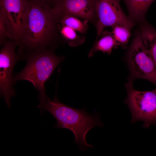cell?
<instances>
[{
    "label": "cell",
    "instance_id": "1",
    "mask_svg": "<svg viewBox=\"0 0 156 156\" xmlns=\"http://www.w3.org/2000/svg\"><path fill=\"white\" fill-rule=\"evenodd\" d=\"M27 25L19 43L18 54L22 59L34 52L49 49L53 39L57 19L53 8L41 0H31Z\"/></svg>",
    "mask_w": 156,
    "mask_h": 156
},
{
    "label": "cell",
    "instance_id": "4",
    "mask_svg": "<svg viewBox=\"0 0 156 156\" xmlns=\"http://www.w3.org/2000/svg\"><path fill=\"white\" fill-rule=\"evenodd\" d=\"M125 87L127 96L124 103L131 112V123L142 121L144 128L151 125H156V89L147 91L135 90L133 86L132 79L126 84Z\"/></svg>",
    "mask_w": 156,
    "mask_h": 156
},
{
    "label": "cell",
    "instance_id": "12",
    "mask_svg": "<svg viewBox=\"0 0 156 156\" xmlns=\"http://www.w3.org/2000/svg\"><path fill=\"white\" fill-rule=\"evenodd\" d=\"M99 37H100L99 39L95 40L89 52L88 55L89 57L92 56L97 51H101L103 53L110 54L113 49L119 46L112 32L103 30Z\"/></svg>",
    "mask_w": 156,
    "mask_h": 156
},
{
    "label": "cell",
    "instance_id": "2",
    "mask_svg": "<svg viewBox=\"0 0 156 156\" xmlns=\"http://www.w3.org/2000/svg\"><path fill=\"white\" fill-rule=\"evenodd\" d=\"M40 109L41 114L47 111L57 120L55 127L66 128L73 132L75 137L73 142L79 146L81 151L93 147L86 140V135L89 131L95 127L104 126L98 112L91 114H88L85 109H78L66 105L58 100L56 92L53 100L48 97L47 98Z\"/></svg>",
    "mask_w": 156,
    "mask_h": 156
},
{
    "label": "cell",
    "instance_id": "5",
    "mask_svg": "<svg viewBox=\"0 0 156 156\" xmlns=\"http://www.w3.org/2000/svg\"><path fill=\"white\" fill-rule=\"evenodd\" d=\"M126 58L133 78L146 79L156 86V66L144 46L139 29L135 32Z\"/></svg>",
    "mask_w": 156,
    "mask_h": 156
},
{
    "label": "cell",
    "instance_id": "9",
    "mask_svg": "<svg viewBox=\"0 0 156 156\" xmlns=\"http://www.w3.org/2000/svg\"><path fill=\"white\" fill-rule=\"evenodd\" d=\"M53 9L57 19L66 14L88 21L95 16L94 0H57Z\"/></svg>",
    "mask_w": 156,
    "mask_h": 156
},
{
    "label": "cell",
    "instance_id": "10",
    "mask_svg": "<svg viewBox=\"0 0 156 156\" xmlns=\"http://www.w3.org/2000/svg\"><path fill=\"white\" fill-rule=\"evenodd\" d=\"M128 12V18L133 26L146 20V14L155 0H123Z\"/></svg>",
    "mask_w": 156,
    "mask_h": 156
},
{
    "label": "cell",
    "instance_id": "6",
    "mask_svg": "<svg viewBox=\"0 0 156 156\" xmlns=\"http://www.w3.org/2000/svg\"><path fill=\"white\" fill-rule=\"evenodd\" d=\"M30 4L29 0H0V10L5 16L9 39L18 44L25 32Z\"/></svg>",
    "mask_w": 156,
    "mask_h": 156
},
{
    "label": "cell",
    "instance_id": "16",
    "mask_svg": "<svg viewBox=\"0 0 156 156\" xmlns=\"http://www.w3.org/2000/svg\"><path fill=\"white\" fill-rule=\"evenodd\" d=\"M9 39L8 33L5 21V16L3 12L0 10V44L2 45L7 40Z\"/></svg>",
    "mask_w": 156,
    "mask_h": 156
},
{
    "label": "cell",
    "instance_id": "7",
    "mask_svg": "<svg viewBox=\"0 0 156 156\" xmlns=\"http://www.w3.org/2000/svg\"><path fill=\"white\" fill-rule=\"evenodd\" d=\"M18 42L9 39L3 44L0 51V91L6 104L10 108V100L12 97L16 95L13 88V72L17 62L22 59L15 52Z\"/></svg>",
    "mask_w": 156,
    "mask_h": 156
},
{
    "label": "cell",
    "instance_id": "11",
    "mask_svg": "<svg viewBox=\"0 0 156 156\" xmlns=\"http://www.w3.org/2000/svg\"><path fill=\"white\" fill-rule=\"evenodd\" d=\"M138 26L144 46L156 66V29L146 20Z\"/></svg>",
    "mask_w": 156,
    "mask_h": 156
},
{
    "label": "cell",
    "instance_id": "3",
    "mask_svg": "<svg viewBox=\"0 0 156 156\" xmlns=\"http://www.w3.org/2000/svg\"><path fill=\"white\" fill-rule=\"evenodd\" d=\"M27 64L24 68L13 76L14 84L18 80L28 81L39 93L40 108L45 103L48 96L45 84L64 57L56 55L49 48L32 52L25 58Z\"/></svg>",
    "mask_w": 156,
    "mask_h": 156
},
{
    "label": "cell",
    "instance_id": "13",
    "mask_svg": "<svg viewBox=\"0 0 156 156\" xmlns=\"http://www.w3.org/2000/svg\"><path fill=\"white\" fill-rule=\"evenodd\" d=\"M77 17L70 15H64L58 18L62 25L69 27L76 31L85 33L88 29L87 20L82 21Z\"/></svg>",
    "mask_w": 156,
    "mask_h": 156
},
{
    "label": "cell",
    "instance_id": "8",
    "mask_svg": "<svg viewBox=\"0 0 156 156\" xmlns=\"http://www.w3.org/2000/svg\"><path fill=\"white\" fill-rule=\"evenodd\" d=\"M94 7L96 19V40L107 27L120 25L131 29L134 26L122 10L120 0H94Z\"/></svg>",
    "mask_w": 156,
    "mask_h": 156
},
{
    "label": "cell",
    "instance_id": "15",
    "mask_svg": "<svg viewBox=\"0 0 156 156\" xmlns=\"http://www.w3.org/2000/svg\"><path fill=\"white\" fill-rule=\"evenodd\" d=\"M60 33L71 46H77L82 44L83 42V39L80 38V37L78 36L76 31L69 27L62 25Z\"/></svg>",
    "mask_w": 156,
    "mask_h": 156
},
{
    "label": "cell",
    "instance_id": "17",
    "mask_svg": "<svg viewBox=\"0 0 156 156\" xmlns=\"http://www.w3.org/2000/svg\"><path fill=\"white\" fill-rule=\"evenodd\" d=\"M42 1H43L47 3H48L49 2H51L52 1H54L55 3L56 1L57 0H41Z\"/></svg>",
    "mask_w": 156,
    "mask_h": 156
},
{
    "label": "cell",
    "instance_id": "14",
    "mask_svg": "<svg viewBox=\"0 0 156 156\" xmlns=\"http://www.w3.org/2000/svg\"><path fill=\"white\" fill-rule=\"evenodd\" d=\"M112 27V32L119 46L126 49L131 36V29L120 25H116Z\"/></svg>",
    "mask_w": 156,
    "mask_h": 156
}]
</instances>
